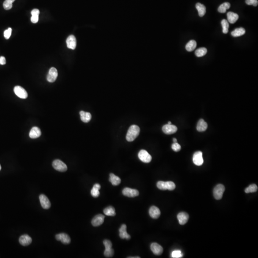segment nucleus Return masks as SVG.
Returning <instances> with one entry per match:
<instances>
[{
  "label": "nucleus",
  "mask_w": 258,
  "mask_h": 258,
  "mask_svg": "<svg viewBox=\"0 0 258 258\" xmlns=\"http://www.w3.org/2000/svg\"><path fill=\"white\" fill-rule=\"evenodd\" d=\"M140 132V129L139 126L132 125L129 128L126 135V140L128 141H132L138 137Z\"/></svg>",
  "instance_id": "f257e3e1"
},
{
  "label": "nucleus",
  "mask_w": 258,
  "mask_h": 258,
  "mask_svg": "<svg viewBox=\"0 0 258 258\" xmlns=\"http://www.w3.org/2000/svg\"><path fill=\"white\" fill-rule=\"evenodd\" d=\"M157 186L161 190H170L172 191L176 188V185L173 182H164L160 181L157 183Z\"/></svg>",
  "instance_id": "f03ea898"
},
{
  "label": "nucleus",
  "mask_w": 258,
  "mask_h": 258,
  "mask_svg": "<svg viewBox=\"0 0 258 258\" xmlns=\"http://www.w3.org/2000/svg\"><path fill=\"white\" fill-rule=\"evenodd\" d=\"M225 188L222 184H218L215 187L213 190V194L215 199L220 200L222 198L223 193L225 191Z\"/></svg>",
  "instance_id": "7ed1b4c3"
},
{
  "label": "nucleus",
  "mask_w": 258,
  "mask_h": 258,
  "mask_svg": "<svg viewBox=\"0 0 258 258\" xmlns=\"http://www.w3.org/2000/svg\"><path fill=\"white\" fill-rule=\"evenodd\" d=\"M52 165L55 170L59 172H66L67 169V167L66 165L62 161L58 159L53 161Z\"/></svg>",
  "instance_id": "20e7f679"
},
{
  "label": "nucleus",
  "mask_w": 258,
  "mask_h": 258,
  "mask_svg": "<svg viewBox=\"0 0 258 258\" xmlns=\"http://www.w3.org/2000/svg\"><path fill=\"white\" fill-rule=\"evenodd\" d=\"M138 157L144 163H150L152 160V156L146 150H141L138 153Z\"/></svg>",
  "instance_id": "39448f33"
},
{
  "label": "nucleus",
  "mask_w": 258,
  "mask_h": 258,
  "mask_svg": "<svg viewBox=\"0 0 258 258\" xmlns=\"http://www.w3.org/2000/svg\"><path fill=\"white\" fill-rule=\"evenodd\" d=\"M193 161L194 165L197 166H200L203 165L204 163L203 153L201 151H197L194 153L193 157Z\"/></svg>",
  "instance_id": "423d86ee"
},
{
  "label": "nucleus",
  "mask_w": 258,
  "mask_h": 258,
  "mask_svg": "<svg viewBox=\"0 0 258 258\" xmlns=\"http://www.w3.org/2000/svg\"><path fill=\"white\" fill-rule=\"evenodd\" d=\"M14 92L16 95L21 99H25L28 97V94L26 91L21 86H16L14 88Z\"/></svg>",
  "instance_id": "0eeeda50"
},
{
  "label": "nucleus",
  "mask_w": 258,
  "mask_h": 258,
  "mask_svg": "<svg viewBox=\"0 0 258 258\" xmlns=\"http://www.w3.org/2000/svg\"><path fill=\"white\" fill-rule=\"evenodd\" d=\"M58 76V70L55 67H51L47 76V80L49 82H54L57 79Z\"/></svg>",
  "instance_id": "6e6552de"
},
{
  "label": "nucleus",
  "mask_w": 258,
  "mask_h": 258,
  "mask_svg": "<svg viewBox=\"0 0 258 258\" xmlns=\"http://www.w3.org/2000/svg\"><path fill=\"white\" fill-rule=\"evenodd\" d=\"M123 194L124 196L129 197H137L139 195V191L135 189L130 188H124L123 190Z\"/></svg>",
  "instance_id": "1a4fd4ad"
},
{
  "label": "nucleus",
  "mask_w": 258,
  "mask_h": 258,
  "mask_svg": "<svg viewBox=\"0 0 258 258\" xmlns=\"http://www.w3.org/2000/svg\"><path fill=\"white\" fill-rule=\"evenodd\" d=\"M163 132L166 135H172L176 132L177 128L176 126L172 124H165L162 128Z\"/></svg>",
  "instance_id": "9d476101"
},
{
  "label": "nucleus",
  "mask_w": 258,
  "mask_h": 258,
  "mask_svg": "<svg viewBox=\"0 0 258 258\" xmlns=\"http://www.w3.org/2000/svg\"><path fill=\"white\" fill-rule=\"evenodd\" d=\"M40 203L43 209H48L51 206V203L49 198L45 194H41L39 196Z\"/></svg>",
  "instance_id": "9b49d317"
},
{
  "label": "nucleus",
  "mask_w": 258,
  "mask_h": 258,
  "mask_svg": "<svg viewBox=\"0 0 258 258\" xmlns=\"http://www.w3.org/2000/svg\"><path fill=\"white\" fill-rule=\"evenodd\" d=\"M105 217L102 214L97 215L92 219L91 223L93 226L98 227L103 223Z\"/></svg>",
  "instance_id": "f8f14e48"
},
{
  "label": "nucleus",
  "mask_w": 258,
  "mask_h": 258,
  "mask_svg": "<svg viewBox=\"0 0 258 258\" xmlns=\"http://www.w3.org/2000/svg\"><path fill=\"white\" fill-rule=\"evenodd\" d=\"M67 45L69 49L74 50L77 46V40L74 35H71L67 37L66 41Z\"/></svg>",
  "instance_id": "ddd939ff"
},
{
  "label": "nucleus",
  "mask_w": 258,
  "mask_h": 258,
  "mask_svg": "<svg viewBox=\"0 0 258 258\" xmlns=\"http://www.w3.org/2000/svg\"><path fill=\"white\" fill-rule=\"evenodd\" d=\"M55 239L58 241H61L63 244H70L71 242V239L70 236L66 233H60L57 234L55 236Z\"/></svg>",
  "instance_id": "4468645a"
},
{
  "label": "nucleus",
  "mask_w": 258,
  "mask_h": 258,
  "mask_svg": "<svg viewBox=\"0 0 258 258\" xmlns=\"http://www.w3.org/2000/svg\"><path fill=\"white\" fill-rule=\"evenodd\" d=\"M151 249L153 254L156 255H160L163 252V247L157 243H153L151 244Z\"/></svg>",
  "instance_id": "2eb2a0df"
},
{
  "label": "nucleus",
  "mask_w": 258,
  "mask_h": 258,
  "mask_svg": "<svg viewBox=\"0 0 258 258\" xmlns=\"http://www.w3.org/2000/svg\"><path fill=\"white\" fill-rule=\"evenodd\" d=\"M177 219L179 221V224L181 225H184L187 223L188 221L189 215L185 212H180L177 215Z\"/></svg>",
  "instance_id": "dca6fc26"
},
{
  "label": "nucleus",
  "mask_w": 258,
  "mask_h": 258,
  "mask_svg": "<svg viewBox=\"0 0 258 258\" xmlns=\"http://www.w3.org/2000/svg\"><path fill=\"white\" fill-rule=\"evenodd\" d=\"M127 226L125 224H123L119 229V236L122 239H130L131 236L129 235L126 230Z\"/></svg>",
  "instance_id": "f3484780"
},
{
  "label": "nucleus",
  "mask_w": 258,
  "mask_h": 258,
  "mask_svg": "<svg viewBox=\"0 0 258 258\" xmlns=\"http://www.w3.org/2000/svg\"><path fill=\"white\" fill-rule=\"evenodd\" d=\"M149 213L150 217L155 219L158 218L161 215L160 210L158 207L156 206H151L149 211Z\"/></svg>",
  "instance_id": "a211bd4d"
},
{
  "label": "nucleus",
  "mask_w": 258,
  "mask_h": 258,
  "mask_svg": "<svg viewBox=\"0 0 258 258\" xmlns=\"http://www.w3.org/2000/svg\"><path fill=\"white\" fill-rule=\"evenodd\" d=\"M19 241V242L22 245L26 246L31 244L32 239L31 237L28 235H23L20 237Z\"/></svg>",
  "instance_id": "6ab92c4d"
},
{
  "label": "nucleus",
  "mask_w": 258,
  "mask_h": 258,
  "mask_svg": "<svg viewBox=\"0 0 258 258\" xmlns=\"http://www.w3.org/2000/svg\"><path fill=\"white\" fill-rule=\"evenodd\" d=\"M41 135V132L39 128L34 127L30 132L29 137L32 139H36L40 137Z\"/></svg>",
  "instance_id": "aec40b11"
},
{
  "label": "nucleus",
  "mask_w": 258,
  "mask_h": 258,
  "mask_svg": "<svg viewBox=\"0 0 258 258\" xmlns=\"http://www.w3.org/2000/svg\"><path fill=\"white\" fill-rule=\"evenodd\" d=\"M239 15L233 12H230L227 13V21L230 24H234L238 20Z\"/></svg>",
  "instance_id": "412c9836"
},
{
  "label": "nucleus",
  "mask_w": 258,
  "mask_h": 258,
  "mask_svg": "<svg viewBox=\"0 0 258 258\" xmlns=\"http://www.w3.org/2000/svg\"><path fill=\"white\" fill-rule=\"evenodd\" d=\"M207 124L204 120L200 119L197 124V129L199 132H203L207 129Z\"/></svg>",
  "instance_id": "4be33fe9"
},
{
  "label": "nucleus",
  "mask_w": 258,
  "mask_h": 258,
  "mask_svg": "<svg viewBox=\"0 0 258 258\" xmlns=\"http://www.w3.org/2000/svg\"><path fill=\"white\" fill-rule=\"evenodd\" d=\"M80 119L84 123H88L91 119V115L90 112H85L84 111H80Z\"/></svg>",
  "instance_id": "5701e85b"
},
{
  "label": "nucleus",
  "mask_w": 258,
  "mask_h": 258,
  "mask_svg": "<svg viewBox=\"0 0 258 258\" xmlns=\"http://www.w3.org/2000/svg\"><path fill=\"white\" fill-rule=\"evenodd\" d=\"M196 8L198 11V15L200 17H203L206 13V8L204 5L200 3H197L196 5Z\"/></svg>",
  "instance_id": "b1692460"
},
{
  "label": "nucleus",
  "mask_w": 258,
  "mask_h": 258,
  "mask_svg": "<svg viewBox=\"0 0 258 258\" xmlns=\"http://www.w3.org/2000/svg\"><path fill=\"white\" fill-rule=\"evenodd\" d=\"M109 181L112 184V185H115V186L119 185L121 182V179H120L119 177L115 176L114 174L112 173H111L110 174Z\"/></svg>",
  "instance_id": "393cba45"
},
{
  "label": "nucleus",
  "mask_w": 258,
  "mask_h": 258,
  "mask_svg": "<svg viewBox=\"0 0 258 258\" xmlns=\"http://www.w3.org/2000/svg\"><path fill=\"white\" fill-rule=\"evenodd\" d=\"M101 186L99 184H95L93 188L91 190V194L92 195V197H98L99 196L100 193H99V190L100 189Z\"/></svg>",
  "instance_id": "a878e982"
},
{
  "label": "nucleus",
  "mask_w": 258,
  "mask_h": 258,
  "mask_svg": "<svg viewBox=\"0 0 258 258\" xmlns=\"http://www.w3.org/2000/svg\"><path fill=\"white\" fill-rule=\"evenodd\" d=\"M245 32L246 31L245 29L242 27H241V28L235 29L233 31L231 32V34L232 37H241L242 35H244Z\"/></svg>",
  "instance_id": "bb28decb"
},
{
  "label": "nucleus",
  "mask_w": 258,
  "mask_h": 258,
  "mask_svg": "<svg viewBox=\"0 0 258 258\" xmlns=\"http://www.w3.org/2000/svg\"><path fill=\"white\" fill-rule=\"evenodd\" d=\"M197 47V42L195 40H191L187 43L185 46V49L188 52L194 51Z\"/></svg>",
  "instance_id": "cd10ccee"
},
{
  "label": "nucleus",
  "mask_w": 258,
  "mask_h": 258,
  "mask_svg": "<svg viewBox=\"0 0 258 258\" xmlns=\"http://www.w3.org/2000/svg\"><path fill=\"white\" fill-rule=\"evenodd\" d=\"M230 4L229 2H224L219 6L218 11L220 13H225L227 10L230 8Z\"/></svg>",
  "instance_id": "c85d7f7f"
},
{
  "label": "nucleus",
  "mask_w": 258,
  "mask_h": 258,
  "mask_svg": "<svg viewBox=\"0 0 258 258\" xmlns=\"http://www.w3.org/2000/svg\"><path fill=\"white\" fill-rule=\"evenodd\" d=\"M103 212L108 216H115L116 215L115 210L112 206H108L105 208L104 209Z\"/></svg>",
  "instance_id": "c756f323"
},
{
  "label": "nucleus",
  "mask_w": 258,
  "mask_h": 258,
  "mask_svg": "<svg viewBox=\"0 0 258 258\" xmlns=\"http://www.w3.org/2000/svg\"><path fill=\"white\" fill-rule=\"evenodd\" d=\"M207 49L205 47H201L196 50L194 54L197 57H203L207 53Z\"/></svg>",
  "instance_id": "7c9ffc66"
},
{
  "label": "nucleus",
  "mask_w": 258,
  "mask_h": 258,
  "mask_svg": "<svg viewBox=\"0 0 258 258\" xmlns=\"http://www.w3.org/2000/svg\"><path fill=\"white\" fill-rule=\"evenodd\" d=\"M258 186L255 184H254L251 185L249 187H248L245 189V192L246 193H254L258 190Z\"/></svg>",
  "instance_id": "2f4dec72"
},
{
  "label": "nucleus",
  "mask_w": 258,
  "mask_h": 258,
  "mask_svg": "<svg viewBox=\"0 0 258 258\" xmlns=\"http://www.w3.org/2000/svg\"><path fill=\"white\" fill-rule=\"evenodd\" d=\"M15 0H5L3 4L4 9L6 10L11 9L13 7V3Z\"/></svg>",
  "instance_id": "473e14b6"
},
{
  "label": "nucleus",
  "mask_w": 258,
  "mask_h": 258,
  "mask_svg": "<svg viewBox=\"0 0 258 258\" xmlns=\"http://www.w3.org/2000/svg\"><path fill=\"white\" fill-rule=\"evenodd\" d=\"M104 254L107 258L112 257L114 255V250H113L112 247L105 248Z\"/></svg>",
  "instance_id": "72a5a7b5"
},
{
  "label": "nucleus",
  "mask_w": 258,
  "mask_h": 258,
  "mask_svg": "<svg viewBox=\"0 0 258 258\" xmlns=\"http://www.w3.org/2000/svg\"><path fill=\"white\" fill-rule=\"evenodd\" d=\"M221 23L222 26L223 28V33L226 34L229 31V22L226 19H223V20H222Z\"/></svg>",
  "instance_id": "f704fd0d"
},
{
  "label": "nucleus",
  "mask_w": 258,
  "mask_h": 258,
  "mask_svg": "<svg viewBox=\"0 0 258 258\" xmlns=\"http://www.w3.org/2000/svg\"><path fill=\"white\" fill-rule=\"evenodd\" d=\"M183 256L180 251H174L172 253V257L173 258H181Z\"/></svg>",
  "instance_id": "c9c22d12"
},
{
  "label": "nucleus",
  "mask_w": 258,
  "mask_h": 258,
  "mask_svg": "<svg viewBox=\"0 0 258 258\" xmlns=\"http://www.w3.org/2000/svg\"><path fill=\"white\" fill-rule=\"evenodd\" d=\"M172 148L174 152H178L179 151H180L181 147V145L179 144L177 142L176 143H173L172 145Z\"/></svg>",
  "instance_id": "e433bc0d"
},
{
  "label": "nucleus",
  "mask_w": 258,
  "mask_h": 258,
  "mask_svg": "<svg viewBox=\"0 0 258 258\" xmlns=\"http://www.w3.org/2000/svg\"><path fill=\"white\" fill-rule=\"evenodd\" d=\"M12 30L11 28H9L8 29L6 30L4 32V37L6 39H8L12 34Z\"/></svg>",
  "instance_id": "4c0bfd02"
},
{
  "label": "nucleus",
  "mask_w": 258,
  "mask_h": 258,
  "mask_svg": "<svg viewBox=\"0 0 258 258\" xmlns=\"http://www.w3.org/2000/svg\"><path fill=\"white\" fill-rule=\"evenodd\" d=\"M246 4L249 5H253L254 6H257L258 4V0H246Z\"/></svg>",
  "instance_id": "58836bf2"
},
{
  "label": "nucleus",
  "mask_w": 258,
  "mask_h": 258,
  "mask_svg": "<svg viewBox=\"0 0 258 258\" xmlns=\"http://www.w3.org/2000/svg\"><path fill=\"white\" fill-rule=\"evenodd\" d=\"M39 20V16H32L31 18V21L34 24H36Z\"/></svg>",
  "instance_id": "ea45409f"
},
{
  "label": "nucleus",
  "mask_w": 258,
  "mask_h": 258,
  "mask_svg": "<svg viewBox=\"0 0 258 258\" xmlns=\"http://www.w3.org/2000/svg\"><path fill=\"white\" fill-rule=\"evenodd\" d=\"M39 13H40V11L37 9H34L31 11L32 16H39Z\"/></svg>",
  "instance_id": "a19ab883"
},
{
  "label": "nucleus",
  "mask_w": 258,
  "mask_h": 258,
  "mask_svg": "<svg viewBox=\"0 0 258 258\" xmlns=\"http://www.w3.org/2000/svg\"><path fill=\"white\" fill-rule=\"evenodd\" d=\"M6 59L3 56L0 57V65H4L6 64Z\"/></svg>",
  "instance_id": "79ce46f5"
},
{
  "label": "nucleus",
  "mask_w": 258,
  "mask_h": 258,
  "mask_svg": "<svg viewBox=\"0 0 258 258\" xmlns=\"http://www.w3.org/2000/svg\"><path fill=\"white\" fill-rule=\"evenodd\" d=\"M173 143H176L177 139L176 138H173Z\"/></svg>",
  "instance_id": "37998d69"
},
{
  "label": "nucleus",
  "mask_w": 258,
  "mask_h": 258,
  "mask_svg": "<svg viewBox=\"0 0 258 258\" xmlns=\"http://www.w3.org/2000/svg\"><path fill=\"white\" fill-rule=\"evenodd\" d=\"M128 258H140V257H128Z\"/></svg>",
  "instance_id": "c03bdc74"
},
{
  "label": "nucleus",
  "mask_w": 258,
  "mask_h": 258,
  "mask_svg": "<svg viewBox=\"0 0 258 258\" xmlns=\"http://www.w3.org/2000/svg\"><path fill=\"white\" fill-rule=\"evenodd\" d=\"M168 124H172V123H171V121H168Z\"/></svg>",
  "instance_id": "a18cd8bd"
},
{
  "label": "nucleus",
  "mask_w": 258,
  "mask_h": 258,
  "mask_svg": "<svg viewBox=\"0 0 258 258\" xmlns=\"http://www.w3.org/2000/svg\"><path fill=\"white\" fill-rule=\"evenodd\" d=\"M1 165H0V170H1Z\"/></svg>",
  "instance_id": "49530a36"
}]
</instances>
